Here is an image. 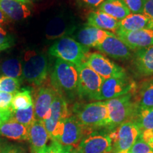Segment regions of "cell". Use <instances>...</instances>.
Returning <instances> with one entry per match:
<instances>
[{"label":"cell","mask_w":153,"mask_h":153,"mask_svg":"<svg viewBox=\"0 0 153 153\" xmlns=\"http://www.w3.org/2000/svg\"><path fill=\"white\" fill-rule=\"evenodd\" d=\"M51 83L57 94L65 99L78 95V72L76 65L57 58L51 74Z\"/></svg>","instance_id":"cell-1"},{"label":"cell","mask_w":153,"mask_h":153,"mask_svg":"<svg viewBox=\"0 0 153 153\" xmlns=\"http://www.w3.org/2000/svg\"><path fill=\"white\" fill-rule=\"evenodd\" d=\"M73 113L76 119L88 131L108 128V110L106 101L76 104L73 107Z\"/></svg>","instance_id":"cell-2"},{"label":"cell","mask_w":153,"mask_h":153,"mask_svg":"<svg viewBox=\"0 0 153 153\" xmlns=\"http://www.w3.org/2000/svg\"><path fill=\"white\" fill-rule=\"evenodd\" d=\"M108 110V125L111 130L128 120H134L138 108L135 94H128L106 101Z\"/></svg>","instance_id":"cell-3"},{"label":"cell","mask_w":153,"mask_h":153,"mask_svg":"<svg viewBox=\"0 0 153 153\" xmlns=\"http://www.w3.org/2000/svg\"><path fill=\"white\" fill-rule=\"evenodd\" d=\"M88 48L68 36L60 38L50 48L49 54L77 66L85 62L89 53Z\"/></svg>","instance_id":"cell-4"},{"label":"cell","mask_w":153,"mask_h":153,"mask_svg":"<svg viewBox=\"0 0 153 153\" xmlns=\"http://www.w3.org/2000/svg\"><path fill=\"white\" fill-rule=\"evenodd\" d=\"M48 62L45 55L28 51L22 63V77L34 86L41 85L46 79Z\"/></svg>","instance_id":"cell-5"},{"label":"cell","mask_w":153,"mask_h":153,"mask_svg":"<svg viewBox=\"0 0 153 153\" xmlns=\"http://www.w3.org/2000/svg\"><path fill=\"white\" fill-rule=\"evenodd\" d=\"M76 67L78 72V96L98 101L104 79L85 62Z\"/></svg>","instance_id":"cell-6"},{"label":"cell","mask_w":153,"mask_h":153,"mask_svg":"<svg viewBox=\"0 0 153 153\" xmlns=\"http://www.w3.org/2000/svg\"><path fill=\"white\" fill-rule=\"evenodd\" d=\"M141 131L134 120H128L111 131L109 136L112 141V151H130L140 136Z\"/></svg>","instance_id":"cell-7"},{"label":"cell","mask_w":153,"mask_h":153,"mask_svg":"<svg viewBox=\"0 0 153 153\" xmlns=\"http://www.w3.org/2000/svg\"><path fill=\"white\" fill-rule=\"evenodd\" d=\"M137 89L136 82L127 74L104 79L98 101H108L128 94H135Z\"/></svg>","instance_id":"cell-8"},{"label":"cell","mask_w":153,"mask_h":153,"mask_svg":"<svg viewBox=\"0 0 153 153\" xmlns=\"http://www.w3.org/2000/svg\"><path fill=\"white\" fill-rule=\"evenodd\" d=\"M85 62L103 79L126 75L124 69L99 53H88Z\"/></svg>","instance_id":"cell-9"},{"label":"cell","mask_w":153,"mask_h":153,"mask_svg":"<svg viewBox=\"0 0 153 153\" xmlns=\"http://www.w3.org/2000/svg\"><path fill=\"white\" fill-rule=\"evenodd\" d=\"M112 141L109 133L105 131H92L82 138L76 148L78 153H110Z\"/></svg>","instance_id":"cell-10"},{"label":"cell","mask_w":153,"mask_h":153,"mask_svg":"<svg viewBox=\"0 0 153 153\" xmlns=\"http://www.w3.org/2000/svg\"><path fill=\"white\" fill-rule=\"evenodd\" d=\"M115 34L133 51H138L153 45V30L152 29L133 31L118 30Z\"/></svg>","instance_id":"cell-11"},{"label":"cell","mask_w":153,"mask_h":153,"mask_svg":"<svg viewBox=\"0 0 153 153\" xmlns=\"http://www.w3.org/2000/svg\"><path fill=\"white\" fill-rule=\"evenodd\" d=\"M51 116L48 119L43 120L50 139L57 126L64 125L65 120L71 116L66 99L57 94L51 106Z\"/></svg>","instance_id":"cell-12"},{"label":"cell","mask_w":153,"mask_h":153,"mask_svg":"<svg viewBox=\"0 0 153 153\" xmlns=\"http://www.w3.org/2000/svg\"><path fill=\"white\" fill-rule=\"evenodd\" d=\"M91 132L86 129L75 116H70L65 121L63 133L59 143L64 146L77 148L82 138Z\"/></svg>","instance_id":"cell-13"},{"label":"cell","mask_w":153,"mask_h":153,"mask_svg":"<svg viewBox=\"0 0 153 153\" xmlns=\"http://www.w3.org/2000/svg\"><path fill=\"white\" fill-rule=\"evenodd\" d=\"M114 34L107 30L86 25L76 32L74 39L88 48H97L100 44L104 41L106 38Z\"/></svg>","instance_id":"cell-14"},{"label":"cell","mask_w":153,"mask_h":153,"mask_svg":"<svg viewBox=\"0 0 153 153\" xmlns=\"http://www.w3.org/2000/svg\"><path fill=\"white\" fill-rule=\"evenodd\" d=\"M97 49L101 53L118 60H128L132 57V51L116 34L108 36Z\"/></svg>","instance_id":"cell-15"},{"label":"cell","mask_w":153,"mask_h":153,"mask_svg":"<svg viewBox=\"0 0 153 153\" xmlns=\"http://www.w3.org/2000/svg\"><path fill=\"white\" fill-rule=\"evenodd\" d=\"M57 94V91L53 88H40L36 94L33 104L36 120H43Z\"/></svg>","instance_id":"cell-16"},{"label":"cell","mask_w":153,"mask_h":153,"mask_svg":"<svg viewBox=\"0 0 153 153\" xmlns=\"http://www.w3.org/2000/svg\"><path fill=\"white\" fill-rule=\"evenodd\" d=\"M74 21L65 16H57L51 20L45 28V36L48 39L66 37L68 34L75 31Z\"/></svg>","instance_id":"cell-17"},{"label":"cell","mask_w":153,"mask_h":153,"mask_svg":"<svg viewBox=\"0 0 153 153\" xmlns=\"http://www.w3.org/2000/svg\"><path fill=\"white\" fill-rule=\"evenodd\" d=\"M133 60L135 72L139 75H153V45L136 51Z\"/></svg>","instance_id":"cell-18"},{"label":"cell","mask_w":153,"mask_h":153,"mask_svg":"<svg viewBox=\"0 0 153 153\" xmlns=\"http://www.w3.org/2000/svg\"><path fill=\"white\" fill-rule=\"evenodd\" d=\"M50 138L43 120H36L28 128V140L36 153L40 152L46 146Z\"/></svg>","instance_id":"cell-19"},{"label":"cell","mask_w":153,"mask_h":153,"mask_svg":"<svg viewBox=\"0 0 153 153\" xmlns=\"http://www.w3.org/2000/svg\"><path fill=\"white\" fill-rule=\"evenodd\" d=\"M0 10L7 18L12 21H20L30 15L26 4L17 0H0Z\"/></svg>","instance_id":"cell-20"},{"label":"cell","mask_w":153,"mask_h":153,"mask_svg":"<svg viewBox=\"0 0 153 153\" xmlns=\"http://www.w3.org/2000/svg\"><path fill=\"white\" fill-rule=\"evenodd\" d=\"M119 22L102 11L97 10L89 13L87 17V25L116 33L118 30Z\"/></svg>","instance_id":"cell-21"},{"label":"cell","mask_w":153,"mask_h":153,"mask_svg":"<svg viewBox=\"0 0 153 153\" xmlns=\"http://www.w3.org/2000/svg\"><path fill=\"white\" fill-rule=\"evenodd\" d=\"M143 29L153 30V22L144 14H130L120 21L118 30L133 31Z\"/></svg>","instance_id":"cell-22"},{"label":"cell","mask_w":153,"mask_h":153,"mask_svg":"<svg viewBox=\"0 0 153 153\" xmlns=\"http://www.w3.org/2000/svg\"><path fill=\"white\" fill-rule=\"evenodd\" d=\"M0 135L15 140H28V128L11 116L0 127Z\"/></svg>","instance_id":"cell-23"},{"label":"cell","mask_w":153,"mask_h":153,"mask_svg":"<svg viewBox=\"0 0 153 153\" xmlns=\"http://www.w3.org/2000/svg\"><path fill=\"white\" fill-rule=\"evenodd\" d=\"M97 10L109 15L118 22L131 14L123 0H105L99 6Z\"/></svg>","instance_id":"cell-24"},{"label":"cell","mask_w":153,"mask_h":153,"mask_svg":"<svg viewBox=\"0 0 153 153\" xmlns=\"http://www.w3.org/2000/svg\"><path fill=\"white\" fill-rule=\"evenodd\" d=\"M135 99L139 107H153V79L143 82L140 87H137Z\"/></svg>","instance_id":"cell-25"},{"label":"cell","mask_w":153,"mask_h":153,"mask_svg":"<svg viewBox=\"0 0 153 153\" xmlns=\"http://www.w3.org/2000/svg\"><path fill=\"white\" fill-rule=\"evenodd\" d=\"M134 121L142 131L153 130V107L143 108L138 106Z\"/></svg>","instance_id":"cell-26"},{"label":"cell","mask_w":153,"mask_h":153,"mask_svg":"<svg viewBox=\"0 0 153 153\" xmlns=\"http://www.w3.org/2000/svg\"><path fill=\"white\" fill-rule=\"evenodd\" d=\"M1 71L5 76L22 79V63L17 58L8 59L1 64Z\"/></svg>","instance_id":"cell-27"},{"label":"cell","mask_w":153,"mask_h":153,"mask_svg":"<svg viewBox=\"0 0 153 153\" xmlns=\"http://www.w3.org/2000/svg\"><path fill=\"white\" fill-rule=\"evenodd\" d=\"M33 104L30 90L23 89L22 91H18L16 94H14L11 102V108L13 111L26 109L29 108Z\"/></svg>","instance_id":"cell-28"},{"label":"cell","mask_w":153,"mask_h":153,"mask_svg":"<svg viewBox=\"0 0 153 153\" xmlns=\"http://www.w3.org/2000/svg\"><path fill=\"white\" fill-rule=\"evenodd\" d=\"M12 118H14L19 123L29 128L36 120L33 105L26 109L13 111Z\"/></svg>","instance_id":"cell-29"},{"label":"cell","mask_w":153,"mask_h":153,"mask_svg":"<svg viewBox=\"0 0 153 153\" xmlns=\"http://www.w3.org/2000/svg\"><path fill=\"white\" fill-rule=\"evenodd\" d=\"M22 79L3 76L0 78V91L16 94L19 91Z\"/></svg>","instance_id":"cell-30"},{"label":"cell","mask_w":153,"mask_h":153,"mask_svg":"<svg viewBox=\"0 0 153 153\" xmlns=\"http://www.w3.org/2000/svg\"><path fill=\"white\" fill-rule=\"evenodd\" d=\"M38 153H78L76 149L73 147L64 146L57 141L53 140L48 146H45L43 150Z\"/></svg>","instance_id":"cell-31"},{"label":"cell","mask_w":153,"mask_h":153,"mask_svg":"<svg viewBox=\"0 0 153 153\" xmlns=\"http://www.w3.org/2000/svg\"><path fill=\"white\" fill-rule=\"evenodd\" d=\"M131 14H143L146 0H123Z\"/></svg>","instance_id":"cell-32"},{"label":"cell","mask_w":153,"mask_h":153,"mask_svg":"<svg viewBox=\"0 0 153 153\" xmlns=\"http://www.w3.org/2000/svg\"><path fill=\"white\" fill-rule=\"evenodd\" d=\"M131 153H153V149L148 144H147L140 136L137 140L135 144L133 145L131 150Z\"/></svg>","instance_id":"cell-33"},{"label":"cell","mask_w":153,"mask_h":153,"mask_svg":"<svg viewBox=\"0 0 153 153\" xmlns=\"http://www.w3.org/2000/svg\"><path fill=\"white\" fill-rule=\"evenodd\" d=\"M14 94L0 91V109H12L11 102Z\"/></svg>","instance_id":"cell-34"},{"label":"cell","mask_w":153,"mask_h":153,"mask_svg":"<svg viewBox=\"0 0 153 153\" xmlns=\"http://www.w3.org/2000/svg\"><path fill=\"white\" fill-rule=\"evenodd\" d=\"M13 43V38L10 36L7 35L5 30L0 26V51L9 48Z\"/></svg>","instance_id":"cell-35"},{"label":"cell","mask_w":153,"mask_h":153,"mask_svg":"<svg viewBox=\"0 0 153 153\" xmlns=\"http://www.w3.org/2000/svg\"><path fill=\"white\" fill-rule=\"evenodd\" d=\"M80 6L88 8H96L103 3L105 0H76Z\"/></svg>","instance_id":"cell-36"},{"label":"cell","mask_w":153,"mask_h":153,"mask_svg":"<svg viewBox=\"0 0 153 153\" xmlns=\"http://www.w3.org/2000/svg\"><path fill=\"white\" fill-rule=\"evenodd\" d=\"M140 137L153 149V130H146L142 131Z\"/></svg>","instance_id":"cell-37"},{"label":"cell","mask_w":153,"mask_h":153,"mask_svg":"<svg viewBox=\"0 0 153 153\" xmlns=\"http://www.w3.org/2000/svg\"><path fill=\"white\" fill-rule=\"evenodd\" d=\"M143 14L153 22V0H146Z\"/></svg>","instance_id":"cell-38"},{"label":"cell","mask_w":153,"mask_h":153,"mask_svg":"<svg viewBox=\"0 0 153 153\" xmlns=\"http://www.w3.org/2000/svg\"><path fill=\"white\" fill-rule=\"evenodd\" d=\"M12 109H0V127L2 126L4 123L7 121L12 116Z\"/></svg>","instance_id":"cell-39"},{"label":"cell","mask_w":153,"mask_h":153,"mask_svg":"<svg viewBox=\"0 0 153 153\" xmlns=\"http://www.w3.org/2000/svg\"><path fill=\"white\" fill-rule=\"evenodd\" d=\"M5 153H25V152L22 147L19 146V145L10 144Z\"/></svg>","instance_id":"cell-40"},{"label":"cell","mask_w":153,"mask_h":153,"mask_svg":"<svg viewBox=\"0 0 153 153\" xmlns=\"http://www.w3.org/2000/svg\"><path fill=\"white\" fill-rule=\"evenodd\" d=\"M9 143L3 139H0V153H5L9 146Z\"/></svg>","instance_id":"cell-41"},{"label":"cell","mask_w":153,"mask_h":153,"mask_svg":"<svg viewBox=\"0 0 153 153\" xmlns=\"http://www.w3.org/2000/svg\"><path fill=\"white\" fill-rule=\"evenodd\" d=\"M7 20H8V18L4 14L2 11L0 10V25L2 24H5Z\"/></svg>","instance_id":"cell-42"},{"label":"cell","mask_w":153,"mask_h":153,"mask_svg":"<svg viewBox=\"0 0 153 153\" xmlns=\"http://www.w3.org/2000/svg\"><path fill=\"white\" fill-rule=\"evenodd\" d=\"M111 153H131L130 151H124V152H116V151H112Z\"/></svg>","instance_id":"cell-43"},{"label":"cell","mask_w":153,"mask_h":153,"mask_svg":"<svg viewBox=\"0 0 153 153\" xmlns=\"http://www.w3.org/2000/svg\"><path fill=\"white\" fill-rule=\"evenodd\" d=\"M17 1H21V2H23V3H24V4L28 3L27 1H26V0H17Z\"/></svg>","instance_id":"cell-44"},{"label":"cell","mask_w":153,"mask_h":153,"mask_svg":"<svg viewBox=\"0 0 153 153\" xmlns=\"http://www.w3.org/2000/svg\"><path fill=\"white\" fill-rule=\"evenodd\" d=\"M36 1V0H26V1H27L28 3H29V2H33V1Z\"/></svg>","instance_id":"cell-45"}]
</instances>
